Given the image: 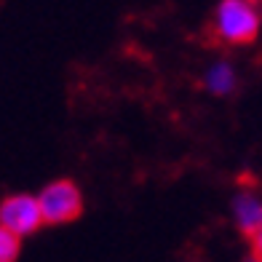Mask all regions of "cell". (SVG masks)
<instances>
[{
	"label": "cell",
	"instance_id": "ba28073f",
	"mask_svg": "<svg viewBox=\"0 0 262 262\" xmlns=\"http://www.w3.org/2000/svg\"><path fill=\"white\" fill-rule=\"evenodd\" d=\"M249 3H252V6L259 11V14H262V0H249Z\"/></svg>",
	"mask_w": 262,
	"mask_h": 262
},
{
	"label": "cell",
	"instance_id": "9c48e42d",
	"mask_svg": "<svg viewBox=\"0 0 262 262\" xmlns=\"http://www.w3.org/2000/svg\"><path fill=\"white\" fill-rule=\"evenodd\" d=\"M246 262H254V259H246Z\"/></svg>",
	"mask_w": 262,
	"mask_h": 262
},
{
	"label": "cell",
	"instance_id": "8992f818",
	"mask_svg": "<svg viewBox=\"0 0 262 262\" xmlns=\"http://www.w3.org/2000/svg\"><path fill=\"white\" fill-rule=\"evenodd\" d=\"M21 252V238L0 228V262H16Z\"/></svg>",
	"mask_w": 262,
	"mask_h": 262
},
{
	"label": "cell",
	"instance_id": "277c9868",
	"mask_svg": "<svg viewBox=\"0 0 262 262\" xmlns=\"http://www.w3.org/2000/svg\"><path fill=\"white\" fill-rule=\"evenodd\" d=\"M235 225L241 230L244 238H252L257 233H262V201H257L254 195L241 193L235 198Z\"/></svg>",
	"mask_w": 262,
	"mask_h": 262
},
{
	"label": "cell",
	"instance_id": "52a82bcc",
	"mask_svg": "<svg viewBox=\"0 0 262 262\" xmlns=\"http://www.w3.org/2000/svg\"><path fill=\"white\" fill-rule=\"evenodd\" d=\"M252 259L254 262H262V233H257L252 238Z\"/></svg>",
	"mask_w": 262,
	"mask_h": 262
},
{
	"label": "cell",
	"instance_id": "6da1fadb",
	"mask_svg": "<svg viewBox=\"0 0 262 262\" xmlns=\"http://www.w3.org/2000/svg\"><path fill=\"white\" fill-rule=\"evenodd\" d=\"M262 14L249 0H222L204 30V43L209 49H235L252 46L259 35Z\"/></svg>",
	"mask_w": 262,
	"mask_h": 262
},
{
	"label": "cell",
	"instance_id": "7a4b0ae2",
	"mask_svg": "<svg viewBox=\"0 0 262 262\" xmlns=\"http://www.w3.org/2000/svg\"><path fill=\"white\" fill-rule=\"evenodd\" d=\"M38 204L46 225L75 222L83 214V193L73 180H56L40 190Z\"/></svg>",
	"mask_w": 262,
	"mask_h": 262
},
{
	"label": "cell",
	"instance_id": "3957f363",
	"mask_svg": "<svg viewBox=\"0 0 262 262\" xmlns=\"http://www.w3.org/2000/svg\"><path fill=\"white\" fill-rule=\"evenodd\" d=\"M43 214H40V204L35 195L27 193H16L0 201V228L11 230L14 235H30L35 230L43 228Z\"/></svg>",
	"mask_w": 262,
	"mask_h": 262
},
{
	"label": "cell",
	"instance_id": "5b68a950",
	"mask_svg": "<svg viewBox=\"0 0 262 262\" xmlns=\"http://www.w3.org/2000/svg\"><path fill=\"white\" fill-rule=\"evenodd\" d=\"M206 86L214 91V94H228L233 86H235V78H233V70L228 64H217L209 73L206 78Z\"/></svg>",
	"mask_w": 262,
	"mask_h": 262
}]
</instances>
